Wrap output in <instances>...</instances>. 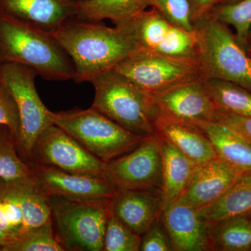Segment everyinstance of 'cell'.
<instances>
[{"mask_svg":"<svg viewBox=\"0 0 251 251\" xmlns=\"http://www.w3.org/2000/svg\"><path fill=\"white\" fill-rule=\"evenodd\" d=\"M105 175L119 190H162L160 137H148L133 151L108 162Z\"/></svg>","mask_w":251,"mask_h":251,"instance_id":"8fae6325","label":"cell"},{"mask_svg":"<svg viewBox=\"0 0 251 251\" xmlns=\"http://www.w3.org/2000/svg\"><path fill=\"white\" fill-rule=\"evenodd\" d=\"M29 159L74 174L103 175L106 171V163L54 124L36 138Z\"/></svg>","mask_w":251,"mask_h":251,"instance_id":"30bf717a","label":"cell"},{"mask_svg":"<svg viewBox=\"0 0 251 251\" xmlns=\"http://www.w3.org/2000/svg\"><path fill=\"white\" fill-rule=\"evenodd\" d=\"M240 175L217 157L198 165L191 182L178 199L201 210L217 201Z\"/></svg>","mask_w":251,"mask_h":251,"instance_id":"e0dca14e","label":"cell"},{"mask_svg":"<svg viewBox=\"0 0 251 251\" xmlns=\"http://www.w3.org/2000/svg\"><path fill=\"white\" fill-rule=\"evenodd\" d=\"M210 15L220 22L235 29L238 41L245 49L246 39L251 29V0H236L232 2L216 4Z\"/></svg>","mask_w":251,"mask_h":251,"instance_id":"4316f807","label":"cell"},{"mask_svg":"<svg viewBox=\"0 0 251 251\" xmlns=\"http://www.w3.org/2000/svg\"><path fill=\"white\" fill-rule=\"evenodd\" d=\"M75 17L85 21L123 22L148 7V0H90L77 3Z\"/></svg>","mask_w":251,"mask_h":251,"instance_id":"603a6c76","label":"cell"},{"mask_svg":"<svg viewBox=\"0 0 251 251\" xmlns=\"http://www.w3.org/2000/svg\"><path fill=\"white\" fill-rule=\"evenodd\" d=\"M148 4L176 27L193 31L189 0H148Z\"/></svg>","mask_w":251,"mask_h":251,"instance_id":"4dcf8cb0","label":"cell"},{"mask_svg":"<svg viewBox=\"0 0 251 251\" xmlns=\"http://www.w3.org/2000/svg\"><path fill=\"white\" fill-rule=\"evenodd\" d=\"M198 211L207 222L249 214L251 211V171L241 175L217 201Z\"/></svg>","mask_w":251,"mask_h":251,"instance_id":"7402d4cb","label":"cell"},{"mask_svg":"<svg viewBox=\"0 0 251 251\" xmlns=\"http://www.w3.org/2000/svg\"><path fill=\"white\" fill-rule=\"evenodd\" d=\"M6 184L22 210L25 232L52 219L50 198L39 189L36 183Z\"/></svg>","mask_w":251,"mask_h":251,"instance_id":"cb8c5ba5","label":"cell"},{"mask_svg":"<svg viewBox=\"0 0 251 251\" xmlns=\"http://www.w3.org/2000/svg\"><path fill=\"white\" fill-rule=\"evenodd\" d=\"M161 219L173 251H209L207 221L192 206L176 200L163 209Z\"/></svg>","mask_w":251,"mask_h":251,"instance_id":"5bb4252c","label":"cell"},{"mask_svg":"<svg viewBox=\"0 0 251 251\" xmlns=\"http://www.w3.org/2000/svg\"><path fill=\"white\" fill-rule=\"evenodd\" d=\"M204 82L219 111L251 117V92L249 90L229 81L204 79Z\"/></svg>","mask_w":251,"mask_h":251,"instance_id":"484cf974","label":"cell"},{"mask_svg":"<svg viewBox=\"0 0 251 251\" xmlns=\"http://www.w3.org/2000/svg\"><path fill=\"white\" fill-rule=\"evenodd\" d=\"M112 199L72 201L50 198L57 239L65 250L101 251L107 224L112 214Z\"/></svg>","mask_w":251,"mask_h":251,"instance_id":"8992f818","label":"cell"},{"mask_svg":"<svg viewBox=\"0 0 251 251\" xmlns=\"http://www.w3.org/2000/svg\"><path fill=\"white\" fill-rule=\"evenodd\" d=\"M70 1L77 4V3L85 2V1H90V0H70Z\"/></svg>","mask_w":251,"mask_h":251,"instance_id":"f35d334b","label":"cell"},{"mask_svg":"<svg viewBox=\"0 0 251 251\" xmlns=\"http://www.w3.org/2000/svg\"><path fill=\"white\" fill-rule=\"evenodd\" d=\"M191 9V18L193 25L201 18L210 14L215 0H189Z\"/></svg>","mask_w":251,"mask_h":251,"instance_id":"e575fe53","label":"cell"},{"mask_svg":"<svg viewBox=\"0 0 251 251\" xmlns=\"http://www.w3.org/2000/svg\"><path fill=\"white\" fill-rule=\"evenodd\" d=\"M27 163L38 187L49 198L72 201L112 199L120 191L105 175L74 174L34 161Z\"/></svg>","mask_w":251,"mask_h":251,"instance_id":"7c38bea8","label":"cell"},{"mask_svg":"<svg viewBox=\"0 0 251 251\" xmlns=\"http://www.w3.org/2000/svg\"><path fill=\"white\" fill-rule=\"evenodd\" d=\"M51 34L74 63L76 83L90 82L113 70L138 50L133 36L121 23L109 27L102 21L74 16Z\"/></svg>","mask_w":251,"mask_h":251,"instance_id":"6da1fadb","label":"cell"},{"mask_svg":"<svg viewBox=\"0 0 251 251\" xmlns=\"http://www.w3.org/2000/svg\"><path fill=\"white\" fill-rule=\"evenodd\" d=\"M10 241L4 234L0 232V251H6V249L10 246Z\"/></svg>","mask_w":251,"mask_h":251,"instance_id":"d590c367","label":"cell"},{"mask_svg":"<svg viewBox=\"0 0 251 251\" xmlns=\"http://www.w3.org/2000/svg\"><path fill=\"white\" fill-rule=\"evenodd\" d=\"M94 90L92 108L144 138L156 135L160 111L152 94L110 70L91 81Z\"/></svg>","mask_w":251,"mask_h":251,"instance_id":"3957f363","label":"cell"},{"mask_svg":"<svg viewBox=\"0 0 251 251\" xmlns=\"http://www.w3.org/2000/svg\"><path fill=\"white\" fill-rule=\"evenodd\" d=\"M195 126L209 138L221 161L239 174L251 171V142L244 135L220 121Z\"/></svg>","mask_w":251,"mask_h":251,"instance_id":"d6986e66","label":"cell"},{"mask_svg":"<svg viewBox=\"0 0 251 251\" xmlns=\"http://www.w3.org/2000/svg\"><path fill=\"white\" fill-rule=\"evenodd\" d=\"M193 26L203 78L229 81L251 92V57L229 26L210 14Z\"/></svg>","mask_w":251,"mask_h":251,"instance_id":"277c9868","label":"cell"},{"mask_svg":"<svg viewBox=\"0 0 251 251\" xmlns=\"http://www.w3.org/2000/svg\"><path fill=\"white\" fill-rule=\"evenodd\" d=\"M112 213L138 235L161 218L164 209L161 189L120 190L112 198Z\"/></svg>","mask_w":251,"mask_h":251,"instance_id":"2e32d148","label":"cell"},{"mask_svg":"<svg viewBox=\"0 0 251 251\" xmlns=\"http://www.w3.org/2000/svg\"><path fill=\"white\" fill-rule=\"evenodd\" d=\"M156 133L198 165L217 158L210 140L196 126L160 113Z\"/></svg>","mask_w":251,"mask_h":251,"instance_id":"ac0fdd59","label":"cell"},{"mask_svg":"<svg viewBox=\"0 0 251 251\" xmlns=\"http://www.w3.org/2000/svg\"><path fill=\"white\" fill-rule=\"evenodd\" d=\"M51 120L106 163L133 151L147 138L131 133L92 107L51 112Z\"/></svg>","mask_w":251,"mask_h":251,"instance_id":"5b68a950","label":"cell"},{"mask_svg":"<svg viewBox=\"0 0 251 251\" xmlns=\"http://www.w3.org/2000/svg\"><path fill=\"white\" fill-rule=\"evenodd\" d=\"M25 232L22 210L6 182L0 179V232L10 241V246Z\"/></svg>","mask_w":251,"mask_h":251,"instance_id":"83f0119b","label":"cell"},{"mask_svg":"<svg viewBox=\"0 0 251 251\" xmlns=\"http://www.w3.org/2000/svg\"><path fill=\"white\" fill-rule=\"evenodd\" d=\"M140 251H173L171 239L163 226L161 216L143 234Z\"/></svg>","mask_w":251,"mask_h":251,"instance_id":"d6a6232c","label":"cell"},{"mask_svg":"<svg viewBox=\"0 0 251 251\" xmlns=\"http://www.w3.org/2000/svg\"><path fill=\"white\" fill-rule=\"evenodd\" d=\"M75 13L70 0H0V14L50 33Z\"/></svg>","mask_w":251,"mask_h":251,"instance_id":"9a60e30c","label":"cell"},{"mask_svg":"<svg viewBox=\"0 0 251 251\" xmlns=\"http://www.w3.org/2000/svg\"><path fill=\"white\" fill-rule=\"evenodd\" d=\"M0 125L8 127L16 143L20 130L19 113L14 97L1 80H0Z\"/></svg>","mask_w":251,"mask_h":251,"instance_id":"1f68e13d","label":"cell"},{"mask_svg":"<svg viewBox=\"0 0 251 251\" xmlns=\"http://www.w3.org/2000/svg\"><path fill=\"white\" fill-rule=\"evenodd\" d=\"M0 179L8 184L36 183L29 164L18 156L16 139L4 125H0Z\"/></svg>","mask_w":251,"mask_h":251,"instance_id":"d4e9b609","label":"cell"},{"mask_svg":"<svg viewBox=\"0 0 251 251\" xmlns=\"http://www.w3.org/2000/svg\"><path fill=\"white\" fill-rule=\"evenodd\" d=\"M142 237L120 221L112 213L104 236V251H139Z\"/></svg>","mask_w":251,"mask_h":251,"instance_id":"f546056e","label":"cell"},{"mask_svg":"<svg viewBox=\"0 0 251 251\" xmlns=\"http://www.w3.org/2000/svg\"><path fill=\"white\" fill-rule=\"evenodd\" d=\"M247 50V52H248V54H249V56L251 57V50Z\"/></svg>","mask_w":251,"mask_h":251,"instance_id":"ab89813d","label":"cell"},{"mask_svg":"<svg viewBox=\"0 0 251 251\" xmlns=\"http://www.w3.org/2000/svg\"><path fill=\"white\" fill-rule=\"evenodd\" d=\"M66 251L54 233L52 221L39 227L28 229L7 251Z\"/></svg>","mask_w":251,"mask_h":251,"instance_id":"f1b7e54d","label":"cell"},{"mask_svg":"<svg viewBox=\"0 0 251 251\" xmlns=\"http://www.w3.org/2000/svg\"><path fill=\"white\" fill-rule=\"evenodd\" d=\"M161 140L162 193L165 209L177 200L188 187L198 165L180 152L171 144L162 138Z\"/></svg>","mask_w":251,"mask_h":251,"instance_id":"ffe728a7","label":"cell"},{"mask_svg":"<svg viewBox=\"0 0 251 251\" xmlns=\"http://www.w3.org/2000/svg\"><path fill=\"white\" fill-rule=\"evenodd\" d=\"M160 113L196 125L218 121L219 110L204 78L196 79L153 94Z\"/></svg>","mask_w":251,"mask_h":251,"instance_id":"4fadbf2b","label":"cell"},{"mask_svg":"<svg viewBox=\"0 0 251 251\" xmlns=\"http://www.w3.org/2000/svg\"><path fill=\"white\" fill-rule=\"evenodd\" d=\"M119 23L130 31L138 50L198 62L194 31L176 27L154 8Z\"/></svg>","mask_w":251,"mask_h":251,"instance_id":"9c48e42d","label":"cell"},{"mask_svg":"<svg viewBox=\"0 0 251 251\" xmlns=\"http://www.w3.org/2000/svg\"><path fill=\"white\" fill-rule=\"evenodd\" d=\"M218 121L230 126L251 142V117L238 116L219 111Z\"/></svg>","mask_w":251,"mask_h":251,"instance_id":"836d02e7","label":"cell"},{"mask_svg":"<svg viewBox=\"0 0 251 251\" xmlns=\"http://www.w3.org/2000/svg\"><path fill=\"white\" fill-rule=\"evenodd\" d=\"M1 62L27 66L46 80L75 79L74 63L51 33L0 14Z\"/></svg>","mask_w":251,"mask_h":251,"instance_id":"7a4b0ae2","label":"cell"},{"mask_svg":"<svg viewBox=\"0 0 251 251\" xmlns=\"http://www.w3.org/2000/svg\"><path fill=\"white\" fill-rule=\"evenodd\" d=\"M248 215H249V216H250V217L251 218V211L250 213H249V214H248Z\"/></svg>","mask_w":251,"mask_h":251,"instance_id":"60d3db41","label":"cell"},{"mask_svg":"<svg viewBox=\"0 0 251 251\" xmlns=\"http://www.w3.org/2000/svg\"><path fill=\"white\" fill-rule=\"evenodd\" d=\"M114 70L152 94L203 78L197 62L137 50Z\"/></svg>","mask_w":251,"mask_h":251,"instance_id":"ba28073f","label":"cell"},{"mask_svg":"<svg viewBox=\"0 0 251 251\" xmlns=\"http://www.w3.org/2000/svg\"><path fill=\"white\" fill-rule=\"evenodd\" d=\"M244 47H245L246 50H251V29L249 31V34H248L247 39H246Z\"/></svg>","mask_w":251,"mask_h":251,"instance_id":"8d00e7d4","label":"cell"},{"mask_svg":"<svg viewBox=\"0 0 251 251\" xmlns=\"http://www.w3.org/2000/svg\"><path fill=\"white\" fill-rule=\"evenodd\" d=\"M236 1V0H215L216 4H224V3L232 2V1Z\"/></svg>","mask_w":251,"mask_h":251,"instance_id":"74e56055","label":"cell"},{"mask_svg":"<svg viewBox=\"0 0 251 251\" xmlns=\"http://www.w3.org/2000/svg\"><path fill=\"white\" fill-rule=\"evenodd\" d=\"M34 69L14 62L0 63V80L14 97L20 117V130L16 146L23 156L30 157L36 138L52 125L51 112L38 94Z\"/></svg>","mask_w":251,"mask_h":251,"instance_id":"52a82bcc","label":"cell"},{"mask_svg":"<svg viewBox=\"0 0 251 251\" xmlns=\"http://www.w3.org/2000/svg\"><path fill=\"white\" fill-rule=\"evenodd\" d=\"M209 251H251V218L232 216L207 222Z\"/></svg>","mask_w":251,"mask_h":251,"instance_id":"44dd1931","label":"cell"}]
</instances>
